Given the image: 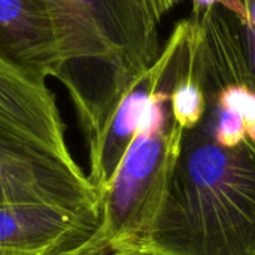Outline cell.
Listing matches in <instances>:
<instances>
[{
  "instance_id": "7",
  "label": "cell",
  "mask_w": 255,
  "mask_h": 255,
  "mask_svg": "<svg viewBox=\"0 0 255 255\" xmlns=\"http://www.w3.org/2000/svg\"><path fill=\"white\" fill-rule=\"evenodd\" d=\"M170 55L172 42L167 37L158 58L134 79L115 108L100 137L88 148V178L102 196L111 185L127 149L137 134L152 96L166 72Z\"/></svg>"
},
{
  "instance_id": "12",
  "label": "cell",
  "mask_w": 255,
  "mask_h": 255,
  "mask_svg": "<svg viewBox=\"0 0 255 255\" xmlns=\"http://www.w3.org/2000/svg\"><path fill=\"white\" fill-rule=\"evenodd\" d=\"M247 10V25L242 28V39L250 69L251 88L255 90V0H242Z\"/></svg>"
},
{
  "instance_id": "5",
  "label": "cell",
  "mask_w": 255,
  "mask_h": 255,
  "mask_svg": "<svg viewBox=\"0 0 255 255\" xmlns=\"http://www.w3.org/2000/svg\"><path fill=\"white\" fill-rule=\"evenodd\" d=\"M0 140L75 160L54 93L40 78L0 57Z\"/></svg>"
},
{
  "instance_id": "13",
  "label": "cell",
  "mask_w": 255,
  "mask_h": 255,
  "mask_svg": "<svg viewBox=\"0 0 255 255\" xmlns=\"http://www.w3.org/2000/svg\"><path fill=\"white\" fill-rule=\"evenodd\" d=\"M191 1H193V10H202V9L211 7L214 4H221L223 7L229 9L230 12H233L238 16L242 28L247 25V21H248L247 10H245L242 0H191Z\"/></svg>"
},
{
  "instance_id": "10",
  "label": "cell",
  "mask_w": 255,
  "mask_h": 255,
  "mask_svg": "<svg viewBox=\"0 0 255 255\" xmlns=\"http://www.w3.org/2000/svg\"><path fill=\"white\" fill-rule=\"evenodd\" d=\"M196 58L197 54L193 63L190 64V67L187 69V72L179 78V81L176 82L172 91L173 117L184 130H190L196 127L203 120L208 108L206 93L196 73Z\"/></svg>"
},
{
  "instance_id": "3",
  "label": "cell",
  "mask_w": 255,
  "mask_h": 255,
  "mask_svg": "<svg viewBox=\"0 0 255 255\" xmlns=\"http://www.w3.org/2000/svg\"><path fill=\"white\" fill-rule=\"evenodd\" d=\"M64 27L58 81L75 106L87 146H93L130 88L121 61L111 0H57Z\"/></svg>"
},
{
  "instance_id": "2",
  "label": "cell",
  "mask_w": 255,
  "mask_h": 255,
  "mask_svg": "<svg viewBox=\"0 0 255 255\" xmlns=\"http://www.w3.org/2000/svg\"><path fill=\"white\" fill-rule=\"evenodd\" d=\"M172 55L143 121L103 194L100 241L109 255H139L163 200L184 128L172 111V91L193 63L200 31L188 16L169 36Z\"/></svg>"
},
{
  "instance_id": "1",
  "label": "cell",
  "mask_w": 255,
  "mask_h": 255,
  "mask_svg": "<svg viewBox=\"0 0 255 255\" xmlns=\"http://www.w3.org/2000/svg\"><path fill=\"white\" fill-rule=\"evenodd\" d=\"M206 97L139 255H255V140L239 112Z\"/></svg>"
},
{
  "instance_id": "6",
  "label": "cell",
  "mask_w": 255,
  "mask_h": 255,
  "mask_svg": "<svg viewBox=\"0 0 255 255\" xmlns=\"http://www.w3.org/2000/svg\"><path fill=\"white\" fill-rule=\"evenodd\" d=\"M0 57L40 76L58 78L64 27L57 0H0Z\"/></svg>"
},
{
  "instance_id": "11",
  "label": "cell",
  "mask_w": 255,
  "mask_h": 255,
  "mask_svg": "<svg viewBox=\"0 0 255 255\" xmlns=\"http://www.w3.org/2000/svg\"><path fill=\"white\" fill-rule=\"evenodd\" d=\"M0 255H109L105 245L100 241V236L76 245H66L60 248L51 250H39V251H21V250H7L0 248Z\"/></svg>"
},
{
  "instance_id": "9",
  "label": "cell",
  "mask_w": 255,
  "mask_h": 255,
  "mask_svg": "<svg viewBox=\"0 0 255 255\" xmlns=\"http://www.w3.org/2000/svg\"><path fill=\"white\" fill-rule=\"evenodd\" d=\"M184 0H111L124 73L134 82L160 55V25Z\"/></svg>"
},
{
  "instance_id": "4",
  "label": "cell",
  "mask_w": 255,
  "mask_h": 255,
  "mask_svg": "<svg viewBox=\"0 0 255 255\" xmlns=\"http://www.w3.org/2000/svg\"><path fill=\"white\" fill-rule=\"evenodd\" d=\"M42 205L103 218V196L75 160L0 140V206Z\"/></svg>"
},
{
  "instance_id": "8",
  "label": "cell",
  "mask_w": 255,
  "mask_h": 255,
  "mask_svg": "<svg viewBox=\"0 0 255 255\" xmlns=\"http://www.w3.org/2000/svg\"><path fill=\"white\" fill-rule=\"evenodd\" d=\"M102 220L42 205L0 206V248L39 251L88 242Z\"/></svg>"
}]
</instances>
